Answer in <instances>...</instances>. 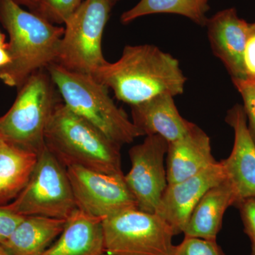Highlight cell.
<instances>
[{
    "instance_id": "cell-1",
    "label": "cell",
    "mask_w": 255,
    "mask_h": 255,
    "mask_svg": "<svg viewBox=\"0 0 255 255\" xmlns=\"http://www.w3.org/2000/svg\"><path fill=\"white\" fill-rule=\"evenodd\" d=\"M92 77L131 107L159 95H182L187 82L177 58L149 44L126 46L117 62H107Z\"/></svg>"
},
{
    "instance_id": "cell-2",
    "label": "cell",
    "mask_w": 255,
    "mask_h": 255,
    "mask_svg": "<svg viewBox=\"0 0 255 255\" xmlns=\"http://www.w3.org/2000/svg\"><path fill=\"white\" fill-rule=\"evenodd\" d=\"M0 21L9 36L11 61L0 68V80L19 88L31 75L57 63L65 28L57 26L14 0H0Z\"/></svg>"
},
{
    "instance_id": "cell-3",
    "label": "cell",
    "mask_w": 255,
    "mask_h": 255,
    "mask_svg": "<svg viewBox=\"0 0 255 255\" xmlns=\"http://www.w3.org/2000/svg\"><path fill=\"white\" fill-rule=\"evenodd\" d=\"M44 137L47 148L65 167L78 165L102 173L124 174L121 146L63 102L52 114Z\"/></svg>"
},
{
    "instance_id": "cell-4",
    "label": "cell",
    "mask_w": 255,
    "mask_h": 255,
    "mask_svg": "<svg viewBox=\"0 0 255 255\" xmlns=\"http://www.w3.org/2000/svg\"><path fill=\"white\" fill-rule=\"evenodd\" d=\"M62 100L117 145L131 143L143 136L127 114L109 95V89L91 75L70 71L55 63L47 68Z\"/></svg>"
},
{
    "instance_id": "cell-5",
    "label": "cell",
    "mask_w": 255,
    "mask_h": 255,
    "mask_svg": "<svg viewBox=\"0 0 255 255\" xmlns=\"http://www.w3.org/2000/svg\"><path fill=\"white\" fill-rule=\"evenodd\" d=\"M62 102L47 69L33 73L18 88L9 110L0 117V135L5 142L38 155L46 147L47 124Z\"/></svg>"
},
{
    "instance_id": "cell-6",
    "label": "cell",
    "mask_w": 255,
    "mask_h": 255,
    "mask_svg": "<svg viewBox=\"0 0 255 255\" xmlns=\"http://www.w3.org/2000/svg\"><path fill=\"white\" fill-rule=\"evenodd\" d=\"M0 207L19 216L66 220L78 209L66 167L46 146L38 154L26 187L14 201Z\"/></svg>"
},
{
    "instance_id": "cell-7",
    "label": "cell",
    "mask_w": 255,
    "mask_h": 255,
    "mask_svg": "<svg viewBox=\"0 0 255 255\" xmlns=\"http://www.w3.org/2000/svg\"><path fill=\"white\" fill-rule=\"evenodd\" d=\"M113 6L110 0L82 1L65 23L56 64L92 76L107 63L102 52V37Z\"/></svg>"
},
{
    "instance_id": "cell-8",
    "label": "cell",
    "mask_w": 255,
    "mask_h": 255,
    "mask_svg": "<svg viewBox=\"0 0 255 255\" xmlns=\"http://www.w3.org/2000/svg\"><path fill=\"white\" fill-rule=\"evenodd\" d=\"M105 253L174 255V230L156 213L134 208L103 220Z\"/></svg>"
},
{
    "instance_id": "cell-9",
    "label": "cell",
    "mask_w": 255,
    "mask_h": 255,
    "mask_svg": "<svg viewBox=\"0 0 255 255\" xmlns=\"http://www.w3.org/2000/svg\"><path fill=\"white\" fill-rule=\"evenodd\" d=\"M78 209L96 217L106 218L137 208L124 174L102 173L71 165L66 167Z\"/></svg>"
},
{
    "instance_id": "cell-10",
    "label": "cell",
    "mask_w": 255,
    "mask_h": 255,
    "mask_svg": "<svg viewBox=\"0 0 255 255\" xmlns=\"http://www.w3.org/2000/svg\"><path fill=\"white\" fill-rule=\"evenodd\" d=\"M168 145L158 135H146L142 143L129 150L131 167L124 179L136 201L137 209L142 211L155 213L168 185L164 167Z\"/></svg>"
},
{
    "instance_id": "cell-11",
    "label": "cell",
    "mask_w": 255,
    "mask_h": 255,
    "mask_svg": "<svg viewBox=\"0 0 255 255\" xmlns=\"http://www.w3.org/2000/svg\"><path fill=\"white\" fill-rule=\"evenodd\" d=\"M226 179L220 161L182 182L168 184L155 213L168 223L175 235L183 233L193 210L202 196Z\"/></svg>"
},
{
    "instance_id": "cell-12",
    "label": "cell",
    "mask_w": 255,
    "mask_h": 255,
    "mask_svg": "<svg viewBox=\"0 0 255 255\" xmlns=\"http://www.w3.org/2000/svg\"><path fill=\"white\" fill-rule=\"evenodd\" d=\"M226 122L234 130V145L231 155L221 162L226 179L236 191L238 204L247 198L255 197V142L243 106L235 105L228 111Z\"/></svg>"
},
{
    "instance_id": "cell-13",
    "label": "cell",
    "mask_w": 255,
    "mask_h": 255,
    "mask_svg": "<svg viewBox=\"0 0 255 255\" xmlns=\"http://www.w3.org/2000/svg\"><path fill=\"white\" fill-rule=\"evenodd\" d=\"M206 26L213 53L232 80L246 79L243 55L250 23L239 17L236 8H228L209 18Z\"/></svg>"
},
{
    "instance_id": "cell-14",
    "label": "cell",
    "mask_w": 255,
    "mask_h": 255,
    "mask_svg": "<svg viewBox=\"0 0 255 255\" xmlns=\"http://www.w3.org/2000/svg\"><path fill=\"white\" fill-rule=\"evenodd\" d=\"M132 122L143 135H158L168 142L182 138L194 123L179 114L174 97L162 95L131 107Z\"/></svg>"
},
{
    "instance_id": "cell-15",
    "label": "cell",
    "mask_w": 255,
    "mask_h": 255,
    "mask_svg": "<svg viewBox=\"0 0 255 255\" xmlns=\"http://www.w3.org/2000/svg\"><path fill=\"white\" fill-rule=\"evenodd\" d=\"M216 162L212 155L209 135L194 124L187 135L169 142L167 152L168 184L182 182Z\"/></svg>"
},
{
    "instance_id": "cell-16",
    "label": "cell",
    "mask_w": 255,
    "mask_h": 255,
    "mask_svg": "<svg viewBox=\"0 0 255 255\" xmlns=\"http://www.w3.org/2000/svg\"><path fill=\"white\" fill-rule=\"evenodd\" d=\"M103 220L77 209L67 219L59 239L43 255H103Z\"/></svg>"
},
{
    "instance_id": "cell-17",
    "label": "cell",
    "mask_w": 255,
    "mask_h": 255,
    "mask_svg": "<svg viewBox=\"0 0 255 255\" xmlns=\"http://www.w3.org/2000/svg\"><path fill=\"white\" fill-rule=\"evenodd\" d=\"M237 203L236 191L227 179L211 188L193 210L183 232L184 237L216 241L225 212Z\"/></svg>"
},
{
    "instance_id": "cell-18",
    "label": "cell",
    "mask_w": 255,
    "mask_h": 255,
    "mask_svg": "<svg viewBox=\"0 0 255 255\" xmlns=\"http://www.w3.org/2000/svg\"><path fill=\"white\" fill-rule=\"evenodd\" d=\"M66 222V219L25 216L1 246L12 255H43L63 232Z\"/></svg>"
},
{
    "instance_id": "cell-19",
    "label": "cell",
    "mask_w": 255,
    "mask_h": 255,
    "mask_svg": "<svg viewBox=\"0 0 255 255\" xmlns=\"http://www.w3.org/2000/svg\"><path fill=\"white\" fill-rule=\"evenodd\" d=\"M38 155L6 142L0 143V206L14 201L26 187Z\"/></svg>"
},
{
    "instance_id": "cell-20",
    "label": "cell",
    "mask_w": 255,
    "mask_h": 255,
    "mask_svg": "<svg viewBox=\"0 0 255 255\" xmlns=\"http://www.w3.org/2000/svg\"><path fill=\"white\" fill-rule=\"evenodd\" d=\"M210 0H140L121 16L124 24L146 15L173 14L185 16L201 26H206L209 18Z\"/></svg>"
},
{
    "instance_id": "cell-21",
    "label": "cell",
    "mask_w": 255,
    "mask_h": 255,
    "mask_svg": "<svg viewBox=\"0 0 255 255\" xmlns=\"http://www.w3.org/2000/svg\"><path fill=\"white\" fill-rule=\"evenodd\" d=\"M84 0H39L34 14L50 23L61 24L78 9Z\"/></svg>"
},
{
    "instance_id": "cell-22",
    "label": "cell",
    "mask_w": 255,
    "mask_h": 255,
    "mask_svg": "<svg viewBox=\"0 0 255 255\" xmlns=\"http://www.w3.org/2000/svg\"><path fill=\"white\" fill-rule=\"evenodd\" d=\"M232 81L243 98V107L248 121V129L255 142V80L233 79Z\"/></svg>"
},
{
    "instance_id": "cell-23",
    "label": "cell",
    "mask_w": 255,
    "mask_h": 255,
    "mask_svg": "<svg viewBox=\"0 0 255 255\" xmlns=\"http://www.w3.org/2000/svg\"><path fill=\"white\" fill-rule=\"evenodd\" d=\"M174 255H225L216 241L186 238L176 246Z\"/></svg>"
},
{
    "instance_id": "cell-24",
    "label": "cell",
    "mask_w": 255,
    "mask_h": 255,
    "mask_svg": "<svg viewBox=\"0 0 255 255\" xmlns=\"http://www.w3.org/2000/svg\"><path fill=\"white\" fill-rule=\"evenodd\" d=\"M237 206L241 211L245 233L251 240V255H255V197L243 199Z\"/></svg>"
},
{
    "instance_id": "cell-25",
    "label": "cell",
    "mask_w": 255,
    "mask_h": 255,
    "mask_svg": "<svg viewBox=\"0 0 255 255\" xmlns=\"http://www.w3.org/2000/svg\"><path fill=\"white\" fill-rule=\"evenodd\" d=\"M246 79L255 80V21L250 23L243 55Z\"/></svg>"
},
{
    "instance_id": "cell-26",
    "label": "cell",
    "mask_w": 255,
    "mask_h": 255,
    "mask_svg": "<svg viewBox=\"0 0 255 255\" xmlns=\"http://www.w3.org/2000/svg\"><path fill=\"white\" fill-rule=\"evenodd\" d=\"M24 217L0 207V245L10 237Z\"/></svg>"
},
{
    "instance_id": "cell-27",
    "label": "cell",
    "mask_w": 255,
    "mask_h": 255,
    "mask_svg": "<svg viewBox=\"0 0 255 255\" xmlns=\"http://www.w3.org/2000/svg\"><path fill=\"white\" fill-rule=\"evenodd\" d=\"M10 61H11V58L6 50V44L5 46H0V68H4L9 65Z\"/></svg>"
},
{
    "instance_id": "cell-28",
    "label": "cell",
    "mask_w": 255,
    "mask_h": 255,
    "mask_svg": "<svg viewBox=\"0 0 255 255\" xmlns=\"http://www.w3.org/2000/svg\"><path fill=\"white\" fill-rule=\"evenodd\" d=\"M14 1L18 4L27 6L31 12H34L38 6L39 0H14Z\"/></svg>"
},
{
    "instance_id": "cell-29",
    "label": "cell",
    "mask_w": 255,
    "mask_h": 255,
    "mask_svg": "<svg viewBox=\"0 0 255 255\" xmlns=\"http://www.w3.org/2000/svg\"><path fill=\"white\" fill-rule=\"evenodd\" d=\"M5 39H6V37H5L4 34H3L1 31H0V46H5L6 44V42H5Z\"/></svg>"
},
{
    "instance_id": "cell-30",
    "label": "cell",
    "mask_w": 255,
    "mask_h": 255,
    "mask_svg": "<svg viewBox=\"0 0 255 255\" xmlns=\"http://www.w3.org/2000/svg\"><path fill=\"white\" fill-rule=\"evenodd\" d=\"M0 255H12L10 254V253H8L7 251H6V250L4 249V248H3L2 246L0 245Z\"/></svg>"
},
{
    "instance_id": "cell-31",
    "label": "cell",
    "mask_w": 255,
    "mask_h": 255,
    "mask_svg": "<svg viewBox=\"0 0 255 255\" xmlns=\"http://www.w3.org/2000/svg\"><path fill=\"white\" fill-rule=\"evenodd\" d=\"M111 1V2L112 3V4L114 5H115L116 4H117V2H118V1H119V0H110Z\"/></svg>"
},
{
    "instance_id": "cell-32",
    "label": "cell",
    "mask_w": 255,
    "mask_h": 255,
    "mask_svg": "<svg viewBox=\"0 0 255 255\" xmlns=\"http://www.w3.org/2000/svg\"><path fill=\"white\" fill-rule=\"evenodd\" d=\"M4 140H3L2 137H1V135H0V143H1V142H4Z\"/></svg>"
},
{
    "instance_id": "cell-33",
    "label": "cell",
    "mask_w": 255,
    "mask_h": 255,
    "mask_svg": "<svg viewBox=\"0 0 255 255\" xmlns=\"http://www.w3.org/2000/svg\"><path fill=\"white\" fill-rule=\"evenodd\" d=\"M103 255H109V254H107V253H105V254H104Z\"/></svg>"
}]
</instances>
